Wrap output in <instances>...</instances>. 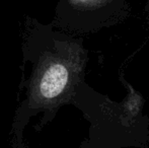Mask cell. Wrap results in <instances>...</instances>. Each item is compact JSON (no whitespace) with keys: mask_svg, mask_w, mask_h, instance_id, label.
Here are the masks:
<instances>
[{"mask_svg":"<svg viewBox=\"0 0 149 148\" xmlns=\"http://www.w3.org/2000/svg\"><path fill=\"white\" fill-rule=\"evenodd\" d=\"M68 81V71L62 64H54L44 73L40 81V93L45 99L58 97Z\"/></svg>","mask_w":149,"mask_h":148,"instance_id":"1","label":"cell"}]
</instances>
